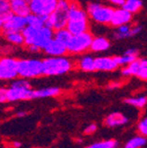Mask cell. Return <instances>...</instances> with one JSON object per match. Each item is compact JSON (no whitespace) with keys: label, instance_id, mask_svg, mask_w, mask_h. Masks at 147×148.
<instances>
[{"label":"cell","instance_id":"1","mask_svg":"<svg viewBox=\"0 0 147 148\" xmlns=\"http://www.w3.org/2000/svg\"><path fill=\"white\" fill-rule=\"evenodd\" d=\"M24 36V46L30 53H39L44 45L54 37V30L47 26L33 28L26 26L22 30Z\"/></svg>","mask_w":147,"mask_h":148},{"label":"cell","instance_id":"2","mask_svg":"<svg viewBox=\"0 0 147 148\" xmlns=\"http://www.w3.org/2000/svg\"><path fill=\"white\" fill-rule=\"evenodd\" d=\"M90 22L85 9L77 2V0H72L65 28L71 34H78L90 30Z\"/></svg>","mask_w":147,"mask_h":148},{"label":"cell","instance_id":"3","mask_svg":"<svg viewBox=\"0 0 147 148\" xmlns=\"http://www.w3.org/2000/svg\"><path fill=\"white\" fill-rule=\"evenodd\" d=\"M75 66V63L70 57L58 56L47 57L42 60V75L44 76H58L70 72Z\"/></svg>","mask_w":147,"mask_h":148},{"label":"cell","instance_id":"4","mask_svg":"<svg viewBox=\"0 0 147 148\" xmlns=\"http://www.w3.org/2000/svg\"><path fill=\"white\" fill-rule=\"evenodd\" d=\"M113 8L109 4H104L101 2H97V1H92L89 2L85 7V12L90 21H93L94 23L98 25L107 26L110 25L111 16H112Z\"/></svg>","mask_w":147,"mask_h":148},{"label":"cell","instance_id":"5","mask_svg":"<svg viewBox=\"0 0 147 148\" xmlns=\"http://www.w3.org/2000/svg\"><path fill=\"white\" fill-rule=\"evenodd\" d=\"M72 0H58L57 5L49 16L45 18V26L54 31L66 27Z\"/></svg>","mask_w":147,"mask_h":148},{"label":"cell","instance_id":"6","mask_svg":"<svg viewBox=\"0 0 147 148\" xmlns=\"http://www.w3.org/2000/svg\"><path fill=\"white\" fill-rule=\"evenodd\" d=\"M34 90L31 88L30 82L28 79L20 78L16 79L12 82L10 86L7 88V102L27 101L34 99L33 96Z\"/></svg>","mask_w":147,"mask_h":148},{"label":"cell","instance_id":"7","mask_svg":"<svg viewBox=\"0 0 147 148\" xmlns=\"http://www.w3.org/2000/svg\"><path fill=\"white\" fill-rule=\"evenodd\" d=\"M93 34L90 31L71 34L69 40L66 43V51L68 55L76 56L83 55L90 51V46L93 40Z\"/></svg>","mask_w":147,"mask_h":148},{"label":"cell","instance_id":"8","mask_svg":"<svg viewBox=\"0 0 147 148\" xmlns=\"http://www.w3.org/2000/svg\"><path fill=\"white\" fill-rule=\"evenodd\" d=\"M18 76L25 79L42 76V60L36 58L18 60Z\"/></svg>","mask_w":147,"mask_h":148},{"label":"cell","instance_id":"9","mask_svg":"<svg viewBox=\"0 0 147 148\" xmlns=\"http://www.w3.org/2000/svg\"><path fill=\"white\" fill-rule=\"evenodd\" d=\"M18 77V60L9 56L0 58V80H12Z\"/></svg>","mask_w":147,"mask_h":148},{"label":"cell","instance_id":"10","mask_svg":"<svg viewBox=\"0 0 147 148\" xmlns=\"http://www.w3.org/2000/svg\"><path fill=\"white\" fill-rule=\"evenodd\" d=\"M58 0H29V9L31 14L46 18L53 12Z\"/></svg>","mask_w":147,"mask_h":148},{"label":"cell","instance_id":"11","mask_svg":"<svg viewBox=\"0 0 147 148\" xmlns=\"http://www.w3.org/2000/svg\"><path fill=\"white\" fill-rule=\"evenodd\" d=\"M25 16L10 14L4 21L1 32H9V31H22L26 27Z\"/></svg>","mask_w":147,"mask_h":148},{"label":"cell","instance_id":"12","mask_svg":"<svg viewBox=\"0 0 147 148\" xmlns=\"http://www.w3.org/2000/svg\"><path fill=\"white\" fill-rule=\"evenodd\" d=\"M133 14L126 12L122 6H118L116 8H113V12L110 20V26L115 28L122 25H130L133 22Z\"/></svg>","mask_w":147,"mask_h":148},{"label":"cell","instance_id":"13","mask_svg":"<svg viewBox=\"0 0 147 148\" xmlns=\"http://www.w3.org/2000/svg\"><path fill=\"white\" fill-rule=\"evenodd\" d=\"M42 51H43L47 57H58V56L67 55L66 44L63 43V42H60L59 40L55 39L53 37V38L44 45Z\"/></svg>","mask_w":147,"mask_h":148},{"label":"cell","instance_id":"14","mask_svg":"<svg viewBox=\"0 0 147 148\" xmlns=\"http://www.w3.org/2000/svg\"><path fill=\"white\" fill-rule=\"evenodd\" d=\"M118 68L113 57H98L95 58V70L97 71L110 72Z\"/></svg>","mask_w":147,"mask_h":148},{"label":"cell","instance_id":"15","mask_svg":"<svg viewBox=\"0 0 147 148\" xmlns=\"http://www.w3.org/2000/svg\"><path fill=\"white\" fill-rule=\"evenodd\" d=\"M9 8L12 14L26 16L30 14L29 3L27 0H8Z\"/></svg>","mask_w":147,"mask_h":148},{"label":"cell","instance_id":"16","mask_svg":"<svg viewBox=\"0 0 147 148\" xmlns=\"http://www.w3.org/2000/svg\"><path fill=\"white\" fill-rule=\"evenodd\" d=\"M110 47V40L105 36L93 37L92 43L90 46V51L93 53H103L108 51Z\"/></svg>","mask_w":147,"mask_h":148},{"label":"cell","instance_id":"17","mask_svg":"<svg viewBox=\"0 0 147 148\" xmlns=\"http://www.w3.org/2000/svg\"><path fill=\"white\" fill-rule=\"evenodd\" d=\"M128 121H129V118L126 115L120 113V112H113L105 118L104 123H105L106 127H116L126 125V123H128Z\"/></svg>","mask_w":147,"mask_h":148},{"label":"cell","instance_id":"18","mask_svg":"<svg viewBox=\"0 0 147 148\" xmlns=\"http://www.w3.org/2000/svg\"><path fill=\"white\" fill-rule=\"evenodd\" d=\"M2 37L8 44L12 46H24V36L22 31H9V32H1Z\"/></svg>","mask_w":147,"mask_h":148},{"label":"cell","instance_id":"19","mask_svg":"<svg viewBox=\"0 0 147 148\" xmlns=\"http://www.w3.org/2000/svg\"><path fill=\"white\" fill-rule=\"evenodd\" d=\"M77 67L83 72H93L95 70V58L90 55L82 56L77 62Z\"/></svg>","mask_w":147,"mask_h":148},{"label":"cell","instance_id":"20","mask_svg":"<svg viewBox=\"0 0 147 148\" xmlns=\"http://www.w3.org/2000/svg\"><path fill=\"white\" fill-rule=\"evenodd\" d=\"M61 94V90L57 86H49V88H43L34 90L33 96L35 98H52L57 97Z\"/></svg>","mask_w":147,"mask_h":148},{"label":"cell","instance_id":"21","mask_svg":"<svg viewBox=\"0 0 147 148\" xmlns=\"http://www.w3.org/2000/svg\"><path fill=\"white\" fill-rule=\"evenodd\" d=\"M122 7L134 16L141 12L143 8V2L142 0H124Z\"/></svg>","mask_w":147,"mask_h":148},{"label":"cell","instance_id":"22","mask_svg":"<svg viewBox=\"0 0 147 148\" xmlns=\"http://www.w3.org/2000/svg\"><path fill=\"white\" fill-rule=\"evenodd\" d=\"M129 37H131V24L115 27V30L113 32V38L114 39L122 40L129 38Z\"/></svg>","mask_w":147,"mask_h":148},{"label":"cell","instance_id":"23","mask_svg":"<svg viewBox=\"0 0 147 148\" xmlns=\"http://www.w3.org/2000/svg\"><path fill=\"white\" fill-rule=\"evenodd\" d=\"M25 18H26V25L29 26V27L40 28L42 26H45V18L37 16V14H31L30 12L28 16H25Z\"/></svg>","mask_w":147,"mask_h":148},{"label":"cell","instance_id":"24","mask_svg":"<svg viewBox=\"0 0 147 148\" xmlns=\"http://www.w3.org/2000/svg\"><path fill=\"white\" fill-rule=\"evenodd\" d=\"M139 64H140V59L137 58L136 60H134L133 62L129 63L128 65L124 66V68L122 69V74L124 76H136V74L138 72Z\"/></svg>","mask_w":147,"mask_h":148},{"label":"cell","instance_id":"25","mask_svg":"<svg viewBox=\"0 0 147 148\" xmlns=\"http://www.w3.org/2000/svg\"><path fill=\"white\" fill-rule=\"evenodd\" d=\"M124 103L131 105V106L137 107V108H144L146 106L147 98L146 96H138V97L128 98L124 100Z\"/></svg>","mask_w":147,"mask_h":148},{"label":"cell","instance_id":"26","mask_svg":"<svg viewBox=\"0 0 147 148\" xmlns=\"http://www.w3.org/2000/svg\"><path fill=\"white\" fill-rule=\"evenodd\" d=\"M146 144V137L145 136H136L126 142L124 148H141Z\"/></svg>","mask_w":147,"mask_h":148},{"label":"cell","instance_id":"27","mask_svg":"<svg viewBox=\"0 0 147 148\" xmlns=\"http://www.w3.org/2000/svg\"><path fill=\"white\" fill-rule=\"evenodd\" d=\"M70 36H71V33L67 30L66 28H62V29H58V30L54 31V38L65 44L69 40Z\"/></svg>","mask_w":147,"mask_h":148},{"label":"cell","instance_id":"28","mask_svg":"<svg viewBox=\"0 0 147 148\" xmlns=\"http://www.w3.org/2000/svg\"><path fill=\"white\" fill-rule=\"evenodd\" d=\"M116 62V64L118 65V67H124L126 65H128L129 63L133 62L134 60L138 58L136 56H132V55H128V53H124L122 56H116V57H113Z\"/></svg>","mask_w":147,"mask_h":148},{"label":"cell","instance_id":"29","mask_svg":"<svg viewBox=\"0 0 147 148\" xmlns=\"http://www.w3.org/2000/svg\"><path fill=\"white\" fill-rule=\"evenodd\" d=\"M118 143L115 140H105V141L96 142V143L91 144L87 148H117Z\"/></svg>","mask_w":147,"mask_h":148},{"label":"cell","instance_id":"30","mask_svg":"<svg viewBox=\"0 0 147 148\" xmlns=\"http://www.w3.org/2000/svg\"><path fill=\"white\" fill-rule=\"evenodd\" d=\"M136 77H138L141 80H146L147 79V61L146 59H140V64H139L138 72L136 74Z\"/></svg>","mask_w":147,"mask_h":148},{"label":"cell","instance_id":"31","mask_svg":"<svg viewBox=\"0 0 147 148\" xmlns=\"http://www.w3.org/2000/svg\"><path fill=\"white\" fill-rule=\"evenodd\" d=\"M138 131L141 134V136H145L147 135V118L144 117L139 121L138 123Z\"/></svg>","mask_w":147,"mask_h":148},{"label":"cell","instance_id":"32","mask_svg":"<svg viewBox=\"0 0 147 148\" xmlns=\"http://www.w3.org/2000/svg\"><path fill=\"white\" fill-rule=\"evenodd\" d=\"M143 30V27L141 25H134L131 26V37L139 35Z\"/></svg>","mask_w":147,"mask_h":148},{"label":"cell","instance_id":"33","mask_svg":"<svg viewBox=\"0 0 147 148\" xmlns=\"http://www.w3.org/2000/svg\"><path fill=\"white\" fill-rule=\"evenodd\" d=\"M7 102V88H0V103Z\"/></svg>","mask_w":147,"mask_h":148},{"label":"cell","instance_id":"34","mask_svg":"<svg viewBox=\"0 0 147 148\" xmlns=\"http://www.w3.org/2000/svg\"><path fill=\"white\" fill-rule=\"evenodd\" d=\"M96 131H97V125H95V123H91V125H89L84 129V134L85 135H92V134H94Z\"/></svg>","mask_w":147,"mask_h":148},{"label":"cell","instance_id":"35","mask_svg":"<svg viewBox=\"0 0 147 148\" xmlns=\"http://www.w3.org/2000/svg\"><path fill=\"white\" fill-rule=\"evenodd\" d=\"M104 1H106V2L108 3L109 5H111V6H122V4L124 3V0H104Z\"/></svg>","mask_w":147,"mask_h":148},{"label":"cell","instance_id":"36","mask_svg":"<svg viewBox=\"0 0 147 148\" xmlns=\"http://www.w3.org/2000/svg\"><path fill=\"white\" fill-rule=\"evenodd\" d=\"M124 53H128V55H132V56H136V57H138L139 55V49H136V47H131V49H128Z\"/></svg>","mask_w":147,"mask_h":148},{"label":"cell","instance_id":"37","mask_svg":"<svg viewBox=\"0 0 147 148\" xmlns=\"http://www.w3.org/2000/svg\"><path fill=\"white\" fill-rule=\"evenodd\" d=\"M120 84L118 82H114V83H111V84H109V88H118Z\"/></svg>","mask_w":147,"mask_h":148},{"label":"cell","instance_id":"38","mask_svg":"<svg viewBox=\"0 0 147 148\" xmlns=\"http://www.w3.org/2000/svg\"><path fill=\"white\" fill-rule=\"evenodd\" d=\"M12 146L14 148H19L20 146H21V143H20V142L14 141V142H12Z\"/></svg>","mask_w":147,"mask_h":148},{"label":"cell","instance_id":"39","mask_svg":"<svg viewBox=\"0 0 147 148\" xmlns=\"http://www.w3.org/2000/svg\"><path fill=\"white\" fill-rule=\"evenodd\" d=\"M26 114H27V113H26L25 111H21V112H18V113H16V115H18L19 117H24Z\"/></svg>","mask_w":147,"mask_h":148},{"label":"cell","instance_id":"40","mask_svg":"<svg viewBox=\"0 0 147 148\" xmlns=\"http://www.w3.org/2000/svg\"><path fill=\"white\" fill-rule=\"evenodd\" d=\"M3 18H0V32H1V30H2V26H3Z\"/></svg>","mask_w":147,"mask_h":148},{"label":"cell","instance_id":"41","mask_svg":"<svg viewBox=\"0 0 147 148\" xmlns=\"http://www.w3.org/2000/svg\"><path fill=\"white\" fill-rule=\"evenodd\" d=\"M0 43H1V36H0Z\"/></svg>","mask_w":147,"mask_h":148},{"label":"cell","instance_id":"42","mask_svg":"<svg viewBox=\"0 0 147 148\" xmlns=\"http://www.w3.org/2000/svg\"><path fill=\"white\" fill-rule=\"evenodd\" d=\"M27 1H28V2H29V0H27Z\"/></svg>","mask_w":147,"mask_h":148},{"label":"cell","instance_id":"43","mask_svg":"<svg viewBox=\"0 0 147 148\" xmlns=\"http://www.w3.org/2000/svg\"><path fill=\"white\" fill-rule=\"evenodd\" d=\"M7 1H8V0H7Z\"/></svg>","mask_w":147,"mask_h":148}]
</instances>
